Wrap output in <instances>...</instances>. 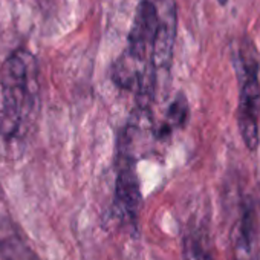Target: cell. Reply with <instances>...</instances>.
Returning a JSON list of instances; mask_svg holds the SVG:
<instances>
[{
    "instance_id": "obj_1",
    "label": "cell",
    "mask_w": 260,
    "mask_h": 260,
    "mask_svg": "<svg viewBox=\"0 0 260 260\" xmlns=\"http://www.w3.org/2000/svg\"><path fill=\"white\" fill-rule=\"evenodd\" d=\"M39 100V66L25 49L13 52L0 69V135L8 141L23 138Z\"/></svg>"
},
{
    "instance_id": "obj_2",
    "label": "cell",
    "mask_w": 260,
    "mask_h": 260,
    "mask_svg": "<svg viewBox=\"0 0 260 260\" xmlns=\"http://www.w3.org/2000/svg\"><path fill=\"white\" fill-rule=\"evenodd\" d=\"M236 72L239 78V107L237 122L239 132L248 150L255 152L258 147V121H260V81L258 60L254 46L248 51L240 49L236 60Z\"/></svg>"
},
{
    "instance_id": "obj_3",
    "label": "cell",
    "mask_w": 260,
    "mask_h": 260,
    "mask_svg": "<svg viewBox=\"0 0 260 260\" xmlns=\"http://www.w3.org/2000/svg\"><path fill=\"white\" fill-rule=\"evenodd\" d=\"M141 207V187L135 173L134 161L124 158V164L116 176L112 213L124 223L135 225Z\"/></svg>"
},
{
    "instance_id": "obj_4",
    "label": "cell",
    "mask_w": 260,
    "mask_h": 260,
    "mask_svg": "<svg viewBox=\"0 0 260 260\" xmlns=\"http://www.w3.org/2000/svg\"><path fill=\"white\" fill-rule=\"evenodd\" d=\"M158 28V8L150 0H141L127 39L125 52L143 61H150V51Z\"/></svg>"
},
{
    "instance_id": "obj_5",
    "label": "cell",
    "mask_w": 260,
    "mask_h": 260,
    "mask_svg": "<svg viewBox=\"0 0 260 260\" xmlns=\"http://www.w3.org/2000/svg\"><path fill=\"white\" fill-rule=\"evenodd\" d=\"M176 5L175 0H162V10H158V28L150 51V63L155 71H169L173 60L176 40Z\"/></svg>"
},
{
    "instance_id": "obj_6",
    "label": "cell",
    "mask_w": 260,
    "mask_h": 260,
    "mask_svg": "<svg viewBox=\"0 0 260 260\" xmlns=\"http://www.w3.org/2000/svg\"><path fill=\"white\" fill-rule=\"evenodd\" d=\"M231 242L234 260H258L255 213L249 204L242 208V214L233 226Z\"/></svg>"
},
{
    "instance_id": "obj_7",
    "label": "cell",
    "mask_w": 260,
    "mask_h": 260,
    "mask_svg": "<svg viewBox=\"0 0 260 260\" xmlns=\"http://www.w3.org/2000/svg\"><path fill=\"white\" fill-rule=\"evenodd\" d=\"M0 257L2 260H40L23 231L4 214H0Z\"/></svg>"
},
{
    "instance_id": "obj_8",
    "label": "cell",
    "mask_w": 260,
    "mask_h": 260,
    "mask_svg": "<svg viewBox=\"0 0 260 260\" xmlns=\"http://www.w3.org/2000/svg\"><path fill=\"white\" fill-rule=\"evenodd\" d=\"M188 115H190V107H188L187 96L184 95V92H179L167 109L166 119L158 130V137L166 138L170 137L172 132H175L176 128H182L188 119Z\"/></svg>"
},
{
    "instance_id": "obj_9",
    "label": "cell",
    "mask_w": 260,
    "mask_h": 260,
    "mask_svg": "<svg viewBox=\"0 0 260 260\" xmlns=\"http://www.w3.org/2000/svg\"><path fill=\"white\" fill-rule=\"evenodd\" d=\"M193 257H194V260H213L208 252H205L202 249H198V248L193 251Z\"/></svg>"
},
{
    "instance_id": "obj_10",
    "label": "cell",
    "mask_w": 260,
    "mask_h": 260,
    "mask_svg": "<svg viewBox=\"0 0 260 260\" xmlns=\"http://www.w3.org/2000/svg\"><path fill=\"white\" fill-rule=\"evenodd\" d=\"M217 4H219L220 7H225V5L228 4V0H217Z\"/></svg>"
}]
</instances>
